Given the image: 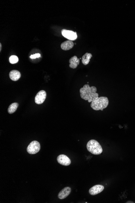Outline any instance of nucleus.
<instances>
[{
    "mask_svg": "<svg viewBox=\"0 0 135 203\" xmlns=\"http://www.w3.org/2000/svg\"><path fill=\"white\" fill-rule=\"evenodd\" d=\"M96 92L97 88L95 86L90 87L89 85H85L82 88L80 89L81 98L85 100H88L89 103L91 102L93 99L99 97V94Z\"/></svg>",
    "mask_w": 135,
    "mask_h": 203,
    "instance_id": "1",
    "label": "nucleus"
},
{
    "mask_svg": "<svg viewBox=\"0 0 135 203\" xmlns=\"http://www.w3.org/2000/svg\"><path fill=\"white\" fill-rule=\"evenodd\" d=\"M109 101L106 96L98 97L93 100L91 102V107L95 110L103 111L109 105Z\"/></svg>",
    "mask_w": 135,
    "mask_h": 203,
    "instance_id": "2",
    "label": "nucleus"
},
{
    "mask_svg": "<svg viewBox=\"0 0 135 203\" xmlns=\"http://www.w3.org/2000/svg\"><path fill=\"white\" fill-rule=\"evenodd\" d=\"M87 149L89 152L94 155H99L103 152V149L98 141L91 140L87 144Z\"/></svg>",
    "mask_w": 135,
    "mask_h": 203,
    "instance_id": "3",
    "label": "nucleus"
},
{
    "mask_svg": "<svg viewBox=\"0 0 135 203\" xmlns=\"http://www.w3.org/2000/svg\"><path fill=\"white\" fill-rule=\"evenodd\" d=\"M41 146L39 142L37 141H33L30 143L27 148V151L30 154H35L39 151Z\"/></svg>",
    "mask_w": 135,
    "mask_h": 203,
    "instance_id": "4",
    "label": "nucleus"
},
{
    "mask_svg": "<svg viewBox=\"0 0 135 203\" xmlns=\"http://www.w3.org/2000/svg\"><path fill=\"white\" fill-rule=\"evenodd\" d=\"M61 32H62V34L63 36L67 38L68 40H71V41L76 40L77 38V32L62 29L61 31Z\"/></svg>",
    "mask_w": 135,
    "mask_h": 203,
    "instance_id": "5",
    "label": "nucleus"
},
{
    "mask_svg": "<svg viewBox=\"0 0 135 203\" xmlns=\"http://www.w3.org/2000/svg\"><path fill=\"white\" fill-rule=\"evenodd\" d=\"M47 93L45 90H41L37 93L35 97V102L36 104H43L46 98Z\"/></svg>",
    "mask_w": 135,
    "mask_h": 203,
    "instance_id": "6",
    "label": "nucleus"
},
{
    "mask_svg": "<svg viewBox=\"0 0 135 203\" xmlns=\"http://www.w3.org/2000/svg\"><path fill=\"white\" fill-rule=\"evenodd\" d=\"M57 161L60 164L63 166H68L71 163L70 158L64 154H60L57 157Z\"/></svg>",
    "mask_w": 135,
    "mask_h": 203,
    "instance_id": "7",
    "label": "nucleus"
},
{
    "mask_svg": "<svg viewBox=\"0 0 135 203\" xmlns=\"http://www.w3.org/2000/svg\"><path fill=\"white\" fill-rule=\"evenodd\" d=\"M104 188V187L101 185H96L90 188L89 193L92 196H95L103 191Z\"/></svg>",
    "mask_w": 135,
    "mask_h": 203,
    "instance_id": "8",
    "label": "nucleus"
},
{
    "mask_svg": "<svg viewBox=\"0 0 135 203\" xmlns=\"http://www.w3.org/2000/svg\"><path fill=\"white\" fill-rule=\"evenodd\" d=\"M71 189L70 187H65L59 193L58 197L60 199H64L67 197L71 193Z\"/></svg>",
    "mask_w": 135,
    "mask_h": 203,
    "instance_id": "9",
    "label": "nucleus"
},
{
    "mask_svg": "<svg viewBox=\"0 0 135 203\" xmlns=\"http://www.w3.org/2000/svg\"><path fill=\"white\" fill-rule=\"evenodd\" d=\"M80 59H78L77 57L76 56H74L71 58L69 61L70 63L69 67L70 68H72V69L76 68L78 65L80 64Z\"/></svg>",
    "mask_w": 135,
    "mask_h": 203,
    "instance_id": "10",
    "label": "nucleus"
},
{
    "mask_svg": "<svg viewBox=\"0 0 135 203\" xmlns=\"http://www.w3.org/2000/svg\"><path fill=\"white\" fill-rule=\"evenodd\" d=\"M21 76L20 72L16 70L11 71L9 74L10 78L14 81H16L19 80V79L20 78Z\"/></svg>",
    "mask_w": 135,
    "mask_h": 203,
    "instance_id": "11",
    "label": "nucleus"
},
{
    "mask_svg": "<svg viewBox=\"0 0 135 203\" xmlns=\"http://www.w3.org/2000/svg\"><path fill=\"white\" fill-rule=\"evenodd\" d=\"M74 46V43L71 40L64 41L62 43L61 45V48L62 50H69L72 49Z\"/></svg>",
    "mask_w": 135,
    "mask_h": 203,
    "instance_id": "12",
    "label": "nucleus"
},
{
    "mask_svg": "<svg viewBox=\"0 0 135 203\" xmlns=\"http://www.w3.org/2000/svg\"><path fill=\"white\" fill-rule=\"evenodd\" d=\"M92 57V55L91 53L88 52L86 53L85 54L83 55L82 57V63L85 65H88Z\"/></svg>",
    "mask_w": 135,
    "mask_h": 203,
    "instance_id": "13",
    "label": "nucleus"
},
{
    "mask_svg": "<svg viewBox=\"0 0 135 203\" xmlns=\"http://www.w3.org/2000/svg\"><path fill=\"white\" fill-rule=\"evenodd\" d=\"M19 106L18 103H13L9 106L8 108V112L9 114H12L15 113Z\"/></svg>",
    "mask_w": 135,
    "mask_h": 203,
    "instance_id": "14",
    "label": "nucleus"
},
{
    "mask_svg": "<svg viewBox=\"0 0 135 203\" xmlns=\"http://www.w3.org/2000/svg\"><path fill=\"white\" fill-rule=\"evenodd\" d=\"M19 61L18 58L16 56H11L9 58V61L11 64H15L17 63Z\"/></svg>",
    "mask_w": 135,
    "mask_h": 203,
    "instance_id": "15",
    "label": "nucleus"
},
{
    "mask_svg": "<svg viewBox=\"0 0 135 203\" xmlns=\"http://www.w3.org/2000/svg\"><path fill=\"white\" fill-rule=\"evenodd\" d=\"M41 54H40L37 53L35 54L31 55L30 57L31 59H35L36 58H39V57H41Z\"/></svg>",
    "mask_w": 135,
    "mask_h": 203,
    "instance_id": "16",
    "label": "nucleus"
},
{
    "mask_svg": "<svg viewBox=\"0 0 135 203\" xmlns=\"http://www.w3.org/2000/svg\"><path fill=\"white\" fill-rule=\"evenodd\" d=\"M1 48H2L1 43H0V51H1V50H2Z\"/></svg>",
    "mask_w": 135,
    "mask_h": 203,
    "instance_id": "17",
    "label": "nucleus"
},
{
    "mask_svg": "<svg viewBox=\"0 0 135 203\" xmlns=\"http://www.w3.org/2000/svg\"><path fill=\"white\" fill-rule=\"evenodd\" d=\"M126 203H134V202H133L129 201L127 202Z\"/></svg>",
    "mask_w": 135,
    "mask_h": 203,
    "instance_id": "18",
    "label": "nucleus"
}]
</instances>
